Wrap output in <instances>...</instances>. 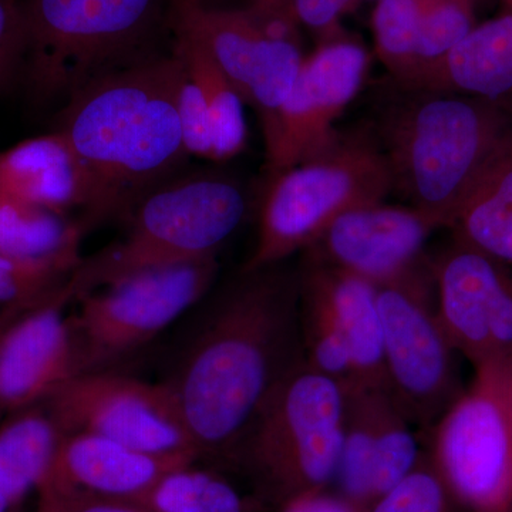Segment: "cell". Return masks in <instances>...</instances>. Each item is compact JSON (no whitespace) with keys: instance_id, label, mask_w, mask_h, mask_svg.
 Wrapping results in <instances>:
<instances>
[{"instance_id":"f35d334b","label":"cell","mask_w":512,"mask_h":512,"mask_svg":"<svg viewBox=\"0 0 512 512\" xmlns=\"http://www.w3.org/2000/svg\"><path fill=\"white\" fill-rule=\"evenodd\" d=\"M510 402H511V409H512V375H511V383H510Z\"/></svg>"},{"instance_id":"52a82bcc","label":"cell","mask_w":512,"mask_h":512,"mask_svg":"<svg viewBox=\"0 0 512 512\" xmlns=\"http://www.w3.org/2000/svg\"><path fill=\"white\" fill-rule=\"evenodd\" d=\"M343 424L342 384L302 359L269 394L234 461L282 505L335 483Z\"/></svg>"},{"instance_id":"83f0119b","label":"cell","mask_w":512,"mask_h":512,"mask_svg":"<svg viewBox=\"0 0 512 512\" xmlns=\"http://www.w3.org/2000/svg\"><path fill=\"white\" fill-rule=\"evenodd\" d=\"M456 505L430 454L423 453L416 467L377 498L369 512H454Z\"/></svg>"},{"instance_id":"f1b7e54d","label":"cell","mask_w":512,"mask_h":512,"mask_svg":"<svg viewBox=\"0 0 512 512\" xmlns=\"http://www.w3.org/2000/svg\"><path fill=\"white\" fill-rule=\"evenodd\" d=\"M73 274L63 266L18 261L0 254V311L43 301Z\"/></svg>"},{"instance_id":"9c48e42d","label":"cell","mask_w":512,"mask_h":512,"mask_svg":"<svg viewBox=\"0 0 512 512\" xmlns=\"http://www.w3.org/2000/svg\"><path fill=\"white\" fill-rule=\"evenodd\" d=\"M217 256L147 269L77 296L70 315L80 375L106 372L153 342L210 292Z\"/></svg>"},{"instance_id":"f546056e","label":"cell","mask_w":512,"mask_h":512,"mask_svg":"<svg viewBox=\"0 0 512 512\" xmlns=\"http://www.w3.org/2000/svg\"><path fill=\"white\" fill-rule=\"evenodd\" d=\"M175 55V53H174ZM180 60V59H178ZM177 90V110L185 150L190 157L214 158V140L207 100L197 82L185 72L183 63Z\"/></svg>"},{"instance_id":"44dd1931","label":"cell","mask_w":512,"mask_h":512,"mask_svg":"<svg viewBox=\"0 0 512 512\" xmlns=\"http://www.w3.org/2000/svg\"><path fill=\"white\" fill-rule=\"evenodd\" d=\"M86 222L0 194V254L76 271L83 262Z\"/></svg>"},{"instance_id":"d4e9b609","label":"cell","mask_w":512,"mask_h":512,"mask_svg":"<svg viewBox=\"0 0 512 512\" xmlns=\"http://www.w3.org/2000/svg\"><path fill=\"white\" fill-rule=\"evenodd\" d=\"M141 503L156 512H249L229 481L195 463L165 476Z\"/></svg>"},{"instance_id":"ab89813d","label":"cell","mask_w":512,"mask_h":512,"mask_svg":"<svg viewBox=\"0 0 512 512\" xmlns=\"http://www.w3.org/2000/svg\"><path fill=\"white\" fill-rule=\"evenodd\" d=\"M510 512H512V504H511V510H510Z\"/></svg>"},{"instance_id":"cb8c5ba5","label":"cell","mask_w":512,"mask_h":512,"mask_svg":"<svg viewBox=\"0 0 512 512\" xmlns=\"http://www.w3.org/2000/svg\"><path fill=\"white\" fill-rule=\"evenodd\" d=\"M173 33L175 56L183 63L185 72L201 87L207 100L214 140L212 161L222 163L231 160L247 147V104L234 84L194 39L175 30Z\"/></svg>"},{"instance_id":"7a4b0ae2","label":"cell","mask_w":512,"mask_h":512,"mask_svg":"<svg viewBox=\"0 0 512 512\" xmlns=\"http://www.w3.org/2000/svg\"><path fill=\"white\" fill-rule=\"evenodd\" d=\"M181 62L154 55L96 77L64 103L59 126L92 183L87 228L126 218L148 191L180 174L190 154L177 110Z\"/></svg>"},{"instance_id":"5b68a950","label":"cell","mask_w":512,"mask_h":512,"mask_svg":"<svg viewBox=\"0 0 512 512\" xmlns=\"http://www.w3.org/2000/svg\"><path fill=\"white\" fill-rule=\"evenodd\" d=\"M22 10V79L42 104L157 55L154 39L170 20V0H23Z\"/></svg>"},{"instance_id":"4dcf8cb0","label":"cell","mask_w":512,"mask_h":512,"mask_svg":"<svg viewBox=\"0 0 512 512\" xmlns=\"http://www.w3.org/2000/svg\"><path fill=\"white\" fill-rule=\"evenodd\" d=\"M26 29L20 0H0V94L22 79Z\"/></svg>"},{"instance_id":"8fae6325","label":"cell","mask_w":512,"mask_h":512,"mask_svg":"<svg viewBox=\"0 0 512 512\" xmlns=\"http://www.w3.org/2000/svg\"><path fill=\"white\" fill-rule=\"evenodd\" d=\"M429 265L377 288L386 389L406 419L426 436L464 387L456 349L431 299Z\"/></svg>"},{"instance_id":"d6a6232c","label":"cell","mask_w":512,"mask_h":512,"mask_svg":"<svg viewBox=\"0 0 512 512\" xmlns=\"http://www.w3.org/2000/svg\"><path fill=\"white\" fill-rule=\"evenodd\" d=\"M293 16L320 42L342 35L340 20L355 10V0H291Z\"/></svg>"},{"instance_id":"5bb4252c","label":"cell","mask_w":512,"mask_h":512,"mask_svg":"<svg viewBox=\"0 0 512 512\" xmlns=\"http://www.w3.org/2000/svg\"><path fill=\"white\" fill-rule=\"evenodd\" d=\"M436 312L474 369L512 366V269L453 238L430 261Z\"/></svg>"},{"instance_id":"e0dca14e","label":"cell","mask_w":512,"mask_h":512,"mask_svg":"<svg viewBox=\"0 0 512 512\" xmlns=\"http://www.w3.org/2000/svg\"><path fill=\"white\" fill-rule=\"evenodd\" d=\"M72 278L23 309L0 333V417L45 402L80 375L67 309L76 301Z\"/></svg>"},{"instance_id":"8992f818","label":"cell","mask_w":512,"mask_h":512,"mask_svg":"<svg viewBox=\"0 0 512 512\" xmlns=\"http://www.w3.org/2000/svg\"><path fill=\"white\" fill-rule=\"evenodd\" d=\"M392 191V173L379 141L367 134H338L315 156L269 174L259 202L254 252L242 269L288 261L311 247L340 215L382 202Z\"/></svg>"},{"instance_id":"8d00e7d4","label":"cell","mask_w":512,"mask_h":512,"mask_svg":"<svg viewBox=\"0 0 512 512\" xmlns=\"http://www.w3.org/2000/svg\"><path fill=\"white\" fill-rule=\"evenodd\" d=\"M0 512H22V505L10 503L9 500L0 495Z\"/></svg>"},{"instance_id":"1f68e13d","label":"cell","mask_w":512,"mask_h":512,"mask_svg":"<svg viewBox=\"0 0 512 512\" xmlns=\"http://www.w3.org/2000/svg\"><path fill=\"white\" fill-rule=\"evenodd\" d=\"M37 512H156L141 501L80 493L42 484L37 490Z\"/></svg>"},{"instance_id":"ffe728a7","label":"cell","mask_w":512,"mask_h":512,"mask_svg":"<svg viewBox=\"0 0 512 512\" xmlns=\"http://www.w3.org/2000/svg\"><path fill=\"white\" fill-rule=\"evenodd\" d=\"M410 90L460 94L504 106L512 99V8L477 23Z\"/></svg>"},{"instance_id":"6da1fadb","label":"cell","mask_w":512,"mask_h":512,"mask_svg":"<svg viewBox=\"0 0 512 512\" xmlns=\"http://www.w3.org/2000/svg\"><path fill=\"white\" fill-rule=\"evenodd\" d=\"M302 359L298 268L242 269L163 383L198 456L234 461L269 394Z\"/></svg>"},{"instance_id":"30bf717a","label":"cell","mask_w":512,"mask_h":512,"mask_svg":"<svg viewBox=\"0 0 512 512\" xmlns=\"http://www.w3.org/2000/svg\"><path fill=\"white\" fill-rule=\"evenodd\" d=\"M512 366L478 367L473 382L426 434L430 457L468 512H510Z\"/></svg>"},{"instance_id":"3957f363","label":"cell","mask_w":512,"mask_h":512,"mask_svg":"<svg viewBox=\"0 0 512 512\" xmlns=\"http://www.w3.org/2000/svg\"><path fill=\"white\" fill-rule=\"evenodd\" d=\"M394 109L382 146L393 190L450 228L481 178L512 143L501 104L460 94L412 90Z\"/></svg>"},{"instance_id":"836d02e7","label":"cell","mask_w":512,"mask_h":512,"mask_svg":"<svg viewBox=\"0 0 512 512\" xmlns=\"http://www.w3.org/2000/svg\"><path fill=\"white\" fill-rule=\"evenodd\" d=\"M281 512H363V508L350 503L342 495L322 490L296 495L281 505Z\"/></svg>"},{"instance_id":"e575fe53","label":"cell","mask_w":512,"mask_h":512,"mask_svg":"<svg viewBox=\"0 0 512 512\" xmlns=\"http://www.w3.org/2000/svg\"><path fill=\"white\" fill-rule=\"evenodd\" d=\"M252 5L265 9L292 10L291 0H252Z\"/></svg>"},{"instance_id":"d590c367","label":"cell","mask_w":512,"mask_h":512,"mask_svg":"<svg viewBox=\"0 0 512 512\" xmlns=\"http://www.w3.org/2000/svg\"><path fill=\"white\" fill-rule=\"evenodd\" d=\"M29 306H15V308H8L3 309V311H0V333H2V330L6 328V325L15 318V316H18L20 312L23 311V309L29 308ZM0 423H2V417H0Z\"/></svg>"},{"instance_id":"603a6c76","label":"cell","mask_w":512,"mask_h":512,"mask_svg":"<svg viewBox=\"0 0 512 512\" xmlns=\"http://www.w3.org/2000/svg\"><path fill=\"white\" fill-rule=\"evenodd\" d=\"M448 229L457 241L512 269V143L468 195Z\"/></svg>"},{"instance_id":"4316f807","label":"cell","mask_w":512,"mask_h":512,"mask_svg":"<svg viewBox=\"0 0 512 512\" xmlns=\"http://www.w3.org/2000/svg\"><path fill=\"white\" fill-rule=\"evenodd\" d=\"M476 25V0H426L416 69L406 89H413Z\"/></svg>"},{"instance_id":"9a60e30c","label":"cell","mask_w":512,"mask_h":512,"mask_svg":"<svg viewBox=\"0 0 512 512\" xmlns=\"http://www.w3.org/2000/svg\"><path fill=\"white\" fill-rule=\"evenodd\" d=\"M369 66L362 43L343 35L323 40L305 56L265 146L269 174L302 163L338 137L335 123L365 84Z\"/></svg>"},{"instance_id":"277c9868","label":"cell","mask_w":512,"mask_h":512,"mask_svg":"<svg viewBox=\"0 0 512 512\" xmlns=\"http://www.w3.org/2000/svg\"><path fill=\"white\" fill-rule=\"evenodd\" d=\"M249 207L248 192L235 178L181 171L137 202L120 241L83 259L72 275L77 296L147 269L217 256Z\"/></svg>"},{"instance_id":"ac0fdd59","label":"cell","mask_w":512,"mask_h":512,"mask_svg":"<svg viewBox=\"0 0 512 512\" xmlns=\"http://www.w3.org/2000/svg\"><path fill=\"white\" fill-rule=\"evenodd\" d=\"M197 460L192 454L148 453L96 434L69 433L42 484L141 501L165 476Z\"/></svg>"},{"instance_id":"7402d4cb","label":"cell","mask_w":512,"mask_h":512,"mask_svg":"<svg viewBox=\"0 0 512 512\" xmlns=\"http://www.w3.org/2000/svg\"><path fill=\"white\" fill-rule=\"evenodd\" d=\"M63 436L45 402L5 417L0 423V495L22 505L39 490Z\"/></svg>"},{"instance_id":"7c38bea8","label":"cell","mask_w":512,"mask_h":512,"mask_svg":"<svg viewBox=\"0 0 512 512\" xmlns=\"http://www.w3.org/2000/svg\"><path fill=\"white\" fill-rule=\"evenodd\" d=\"M298 278L303 360L343 389L386 387L376 286L306 255Z\"/></svg>"},{"instance_id":"484cf974","label":"cell","mask_w":512,"mask_h":512,"mask_svg":"<svg viewBox=\"0 0 512 512\" xmlns=\"http://www.w3.org/2000/svg\"><path fill=\"white\" fill-rule=\"evenodd\" d=\"M424 3L426 0H377L372 13L376 55L404 87L412 82L416 69Z\"/></svg>"},{"instance_id":"ba28073f","label":"cell","mask_w":512,"mask_h":512,"mask_svg":"<svg viewBox=\"0 0 512 512\" xmlns=\"http://www.w3.org/2000/svg\"><path fill=\"white\" fill-rule=\"evenodd\" d=\"M170 26L194 39L254 109L266 146L305 59L292 12L255 5L211 9L202 0H170Z\"/></svg>"},{"instance_id":"d6986e66","label":"cell","mask_w":512,"mask_h":512,"mask_svg":"<svg viewBox=\"0 0 512 512\" xmlns=\"http://www.w3.org/2000/svg\"><path fill=\"white\" fill-rule=\"evenodd\" d=\"M0 194L82 220L92 205L86 167L60 131L29 138L0 153Z\"/></svg>"},{"instance_id":"74e56055","label":"cell","mask_w":512,"mask_h":512,"mask_svg":"<svg viewBox=\"0 0 512 512\" xmlns=\"http://www.w3.org/2000/svg\"><path fill=\"white\" fill-rule=\"evenodd\" d=\"M501 3H503L504 8H512V0H501Z\"/></svg>"},{"instance_id":"2e32d148","label":"cell","mask_w":512,"mask_h":512,"mask_svg":"<svg viewBox=\"0 0 512 512\" xmlns=\"http://www.w3.org/2000/svg\"><path fill=\"white\" fill-rule=\"evenodd\" d=\"M440 228L412 205L375 202L340 215L302 254L379 288L429 265L424 248Z\"/></svg>"},{"instance_id":"4fadbf2b","label":"cell","mask_w":512,"mask_h":512,"mask_svg":"<svg viewBox=\"0 0 512 512\" xmlns=\"http://www.w3.org/2000/svg\"><path fill=\"white\" fill-rule=\"evenodd\" d=\"M45 403L64 434H96L148 453L200 458L163 383L113 370L83 373Z\"/></svg>"}]
</instances>
